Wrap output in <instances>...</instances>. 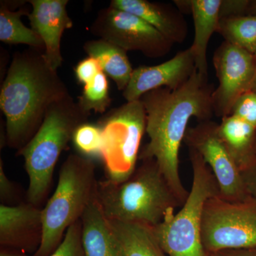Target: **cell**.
<instances>
[{
  "label": "cell",
  "mask_w": 256,
  "mask_h": 256,
  "mask_svg": "<svg viewBox=\"0 0 256 256\" xmlns=\"http://www.w3.org/2000/svg\"><path fill=\"white\" fill-rule=\"evenodd\" d=\"M213 85L195 70L188 82L174 90L160 88L146 92L140 99L146 112V133L149 142L139 159L154 160L162 174L184 204L188 192L180 174V150L188 121L198 122L213 117Z\"/></svg>",
  "instance_id": "obj_1"
},
{
  "label": "cell",
  "mask_w": 256,
  "mask_h": 256,
  "mask_svg": "<svg viewBox=\"0 0 256 256\" xmlns=\"http://www.w3.org/2000/svg\"><path fill=\"white\" fill-rule=\"evenodd\" d=\"M68 95L43 54L35 48L15 54L0 92L8 144L22 148L41 126L50 106Z\"/></svg>",
  "instance_id": "obj_2"
},
{
  "label": "cell",
  "mask_w": 256,
  "mask_h": 256,
  "mask_svg": "<svg viewBox=\"0 0 256 256\" xmlns=\"http://www.w3.org/2000/svg\"><path fill=\"white\" fill-rule=\"evenodd\" d=\"M122 183L98 184L96 198L109 220L144 224L153 228L170 212L182 206L154 160H142Z\"/></svg>",
  "instance_id": "obj_3"
},
{
  "label": "cell",
  "mask_w": 256,
  "mask_h": 256,
  "mask_svg": "<svg viewBox=\"0 0 256 256\" xmlns=\"http://www.w3.org/2000/svg\"><path fill=\"white\" fill-rule=\"evenodd\" d=\"M88 116L70 95L66 96L50 106L37 132L18 150L28 176V198L31 204L36 206L44 198L58 158Z\"/></svg>",
  "instance_id": "obj_4"
},
{
  "label": "cell",
  "mask_w": 256,
  "mask_h": 256,
  "mask_svg": "<svg viewBox=\"0 0 256 256\" xmlns=\"http://www.w3.org/2000/svg\"><path fill=\"white\" fill-rule=\"evenodd\" d=\"M97 185L92 160L72 154L64 162L56 188L42 210V237L34 256H48L70 226L82 218L95 198Z\"/></svg>",
  "instance_id": "obj_5"
},
{
  "label": "cell",
  "mask_w": 256,
  "mask_h": 256,
  "mask_svg": "<svg viewBox=\"0 0 256 256\" xmlns=\"http://www.w3.org/2000/svg\"><path fill=\"white\" fill-rule=\"evenodd\" d=\"M190 150L193 170L192 188L181 210L170 212L152 232L163 252L168 256H208L202 238V216L205 204L218 196V184L202 156Z\"/></svg>",
  "instance_id": "obj_6"
},
{
  "label": "cell",
  "mask_w": 256,
  "mask_h": 256,
  "mask_svg": "<svg viewBox=\"0 0 256 256\" xmlns=\"http://www.w3.org/2000/svg\"><path fill=\"white\" fill-rule=\"evenodd\" d=\"M100 126L107 180L124 182L137 169L141 141L146 132V112L142 101L127 102L114 109Z\"/></svg>",
  "instance_id": "obj_7"
},
{
  "label": "cell",
  "mask_w": 256,
  "mask_h": 256,
  "mask_svg": "<svg viewBox=\"0 0 256 256\" xmlns=\"http://www.w3.org/2000/svg\"><path fill=\"white\" fill-rule=\"evenodd\" d=\"M202 238L207 254L256 247V198L235 201L220 196L205 204Z\"/></svg>",
  "instance_id": "obj_8"
},
{
  "label": "cell",
  "mask_w": 256,
  "mask_h": 256,
  "mask_svg": "<svg viewBox=\"0 0 256 256\" xmlns=\"http://www.w3.org/2000/svg\"><path fill=\"white\" fill-rule=\"evenodd\" d=\"M92 32L126 50H138L150 58L164 56L174 43L136 15L108 8L99 14Z\"/></svg>",
  "instance_id": "obj_9"
},
{
  "label": "cell",
  "mask_w": 256,
  "mask_h": 256,
  "mask_svg": "<svg viewBox=\"0 0 256 256\" xmlns=\"http://www.w3.org/2000/svg\"><path fill=\"white\" fill-rule=\"evenodd\" d=\"M184 142L196 150L212 170L218 184V196L230 201L249 196L242 172L220 137L218 124L210 120L188 127Z\"/></svg>",
  "instance_id": "obj_10"
},
{
  "label": "cell",
  "mask_w": 256,
  "mask_h": 256,
  "mask_svg": "<svg viewBox=\"0 0 256 256\" xmlns=\"http://www.w3.org/2000/svg\"><path fill=\"white\" fill-rule=\"evenodd\" d=\"M213 64L218 80L212 94L214 112L224 118L230 116L239 98L252 90L256 56L224 41L214 54Z\"/></svg>",
  "instance_id": "obj_11"
},
{
  "label": "cell",
  "mask_w": 256,
  "mask_h": 256,
  "mask_svg": "<svg viewBox=\"0 0 256 256\" xmlns=\"http://www.w3.org/2000/svg\"><path fill=\"white\" fill-rule=\"evenodd\" d=\"M196 70L194 58L188 48L178 52L164 63L151 66H140L134 69L122 95L127 102H132L139 100L146 92L160 88L176 90Z\"/></svg>",
  "instance_id": "obj_12"
},
{
  "label": "cell",
  "mask_w": 256,
  "mask_h": 256,
  "mask_svg": "<svg viewBox=\"0 0 256 256\" xmlns=\"http://www.w3.org/2000/svg\"><path fill=\"white\" fill-rule=\"evenodd\" d=\"M32 11L28 14L32 28L44 44L43 53L47 64L56 72L63 62L60 40L66 30L73 26L66 6L68 0H32Z\"/></svg>",
  "instance_id": "obj_13"
},
{
  "label": "cell",
  "mask_w": 256,
  "mask_h": 256,
  "mask_svg": "<svg viewBox=\"0 0 256 256\" xmlns=\"http://www.w3.org/2000/svg\"><path fill=\"white\" fill-rule=\"evenodd\" d=\"M42 234V210L34 205H0V244L28 250L36 246Z\"/></svg>",
  "instance_id": "obj_14"
},
{
  "label": "cell",
  "mask_w": 256,
  "mask_h": 256,
  "mask_svg": "<svg viewBox=\"0 0 256 256\" xmlns=\"http://www.w3.org/2000/svg\"><path fill=\"white\" fill-rule=\"evenodd\" d=\"M110 6L142 18L172 43H183L188 36L186 20L170 5L146 0H114Z\"/></svg>",
  "instance_id": "obj_15"
},
{
  "label": "cell",
  "mask_w": 256,
  "mask_h": 256,
  "mask_svg": "<svg viewBox=\"0 0 256 256\" xmlns=\"http://www.w3.org/2000/svg\"><path fill=\"white\" fill-rule=\"evenodd\" d=\"M80 220L86 256H124L118 239L101 210L96 196Z\"/></svg>",
  "instance_id": "obj_16"
},
{
  "label": "cell",
  "mask_w": 256,
  "mask_h": 256,
  "mask_svg": "<svg viewBox=\"0 0 256 256\" xmlns=\"http://www.w3.org/2000/svg\"><path fill=\"white\" fill-rule=\"evenodd\" d=\"M222 0H191V13L194 23V40L190 47L197 72L208 79L206 52L212 34L220 24Z\"/></svg>",
  "instance_id": "obj_17"
},
{
  "label": "cell",
  "mask_w": 256,
  "mask_h": 256,
  "mask_svg": "<svg viewBox=\"0 0 256 256\" xmlns=\"http://www.w3.org/2000/svg\"><path fill=\"white\" fill-rule=\"evenodd\" d=\"M218 134L240 172L256 162V129L252 124L230 114L218 124Z\"/></svg>",
  "instance_id": "obj_18"
},
{
  "label": "cell",
  "mask_w": 256,
  "mask_h": 256,
  "mask_svg": "<svg viewBox=\"0 0 256 256\" xmlns=\"http://www.w3.org/2000/svg\"><path fill=\"white\" fill-rule=\"evenodd\" d=\"M84 48L88 56L98 60L102 72L112 79L118 90L124 92L134 70L127 50L102 38L88 42Z\"/></svg>",
  "instance_id": "obj_19"
},
{
  "label": "cell",
  "mask_w": 256,
  "mask_h": 256,
  "mask_svg": "<svg viewBox=\"0 0 256 256\" xmlns=\"http://www.w3.org/2000/svg\"><path fill=\"white\" fill-rule=\"evenodd\" d=\"M109 222L124 256H166L151 227L141 224Z\"/></svg>",
  "instance_id": "obj_20"
},
{
  "label": "cell",
  "mask_w": 256,
  "mask_h": 256,
  "mask_svg": "<svg viewBox=\"0 0 256 256\" xmlns=\"http://www.w3.org/2000/svg\"><path fill=\"white\" fill-rule=\"evenodd\" d=\"M25 14L22 9L12 12L2 6L0 10V40L10 44H26L40 50L44 44L38 34L26 28L21 20Z\"/></svg>",
  "instance_id": "obj_21"
},
{
  "label": "cell",
  "mask_w": 256,
  "mask_h": 256,
  "mask_svg": "<svg viewBox=\"0 0 256 256\" xmlns=\"http://www.w3.org/2000/svg\"><path fill=\"white\" fill-rule=\"evenodd\" d=\"M217 32L226 42L256 56V14L222 18Z\"/></svg>",
  "instance_id": "obj_22"
},
{
  "label": "cell",
  "mask_w": 256,
  "mask_h": 256,
  "mask_svg": "<svg viewBox=\"0 0 256 256\" xmlns=\"http://www.w3.org/2000/svg\"><path fill=\"white\" fill-rule=\"evenodd\" d=\"M107 77L104 72H100L92 82L84 86L78 102L84 112L89 114L90 111L94 110L102 114L110 106L111 99Z\"/></svg>",
  "instance_id": "obj_23"
},
{
  "label": "cell",
  "mask_w": 256,
  "mask_h": 256,
  "mask_svg": "<svg viewBox=\"0 0 256 256\" xmlns=\"http://www.w3.org/2000/svg\"><path fill=\"white\" fill-rule=\"evenodd\" d=\"M73 141L80 152L88 156H100L102 158L104 137L101 126L85 124L76 130Z\"/></svg>",
  "instance_id": "obj_24"
},
{
  "label": "cell",
  "mask_w": 256,
  "mask_h": 256,
  "mask_svg": "<svg viewBox=\"0 0 256 256\" xmlns=\"http://www.w3.org/2000/svg\"><path fill=\"white\" fill-rule=\"evenodd\" d=\"M48 256H86L82 242V220L69 227L60 246Z\"/></svg>",
  "instance_id": "obj_25"
},
{
  "label": "cell",
  "mask_w": 256,
  "mask_h": 256,
  "mask_svg": "<svg viewBox=\"0 0 256 256\" xmlns=\"http://www.w3.org/2000/svg\"><path fill=\"white\" fill-rule=\"evenodd\" d=\"M230 114L252 124L256 129V92L250 90L240 96L234 104Z\"/></svg>",
  "instance_id": "obj_26"
},
{
  "label": "cell",
  "mask_w": 256,
  "mask_h": 256,
  "mask_svg": "<svg viewBox=\"0 0 256 256\" xmlns=\"http://www.w3.org/2000/svg\"><path fill=\"white\" fill-rule=\"evenodd\" d=\"M102 72L98 60L90 56L79 62L75 68L77 80L84 86L92 82L96 76Z\"/></svg>",
  "instance_id": "obj_27"
},
{
  "label": "cell",
  "mask_w": 256,
  "mask_h": 256,
  "mask_svg": "<svg viewBox=\"0 0 256 256\" xmlns=\"http://www.w3.org/2000/svg\"><path fill=\"white\" fill-rule=\"evenodd\" d=\"M250 5L252 1L248 0H222L220 20L248 15Z\"/></svg>",
  "instance_id": "obj_28"
},
{
  "label": "cell",
  "mask_w": 256,
  "mask_h": 256,
  "mask_svg": "<svg viewBox=\"0 0 256 256\" xmlns=\"http://www.w3.org/2000/svg\"><path fill=\"white\" fill-rule=\"evenodd\" d=\"M248 193L256 198V162L242 172Z\"/></svg>",
  "instance_id": "obj_29"
},
{
  "label": "cell",
  "mask_w": 256,
  "mask_h": 256,
  "mask_svg": "<svg viewBox=\"0 0 256 256\" xmlns=\"http://www.w3.org/2000/svg\"><path fill=\"white\" fill-rule=\"evenodd\" d=\"M3 163H0V197L3 201L9 200L14 194V186L4 173Z\"/></svg>",
  "instance_id": "obj_30"
},
{
  "label": "cell",
  "mask_w": 256,
  "mask_h": 256,
  "mask_svg": "<svg viewBox=\"0 0 256 256\" xmlns=\"http://www.w3.org/2000/svg\"><path fill=\"white\" fill-rule=\"evenodd\" d=\"M208 256H256V247L252 248L232 249L208 254Z\"/></svg>",
  "instance_id": "obj_31"
},
{
  "label": "cell",
  "mask_w": 256,
  "mask_h": 256,
  "mask_svg": "<svg viewBox=\"0 0 256 256\" xmlns=\"http://www.w3.org/2000/svg\"><path fill=\"white\" fill-rule=\"evenodd\" d=\"M0 256H26L24 255H21V254H13V252H6V250H2Z\"/></svg>",
  "instance_id": "obj_32"
},
{
  "label": "cell",
  "mask_w": 256,
  "mask_h": 256,
  "mask_svg": "<svg viewBox=\"0 0 256 256\" xmlns=\"http://www.w3.org/2000/svg\"><path fill=\"white\" fill-rule=\"evenodd\" d=\"M249 14H256V1H252Z\"/></svg>",
  "instance_id": "obj_33"
},
{
  "label": "cell",
  "mask_w": 256,
  "mask_h": 256,
  "mask_svg": "<svg viewBox=\"0 0 256 256\" xmlns=\"http://www.w3.org/2000/svg\"><path fill=\"white\" fill-rule=\"evenodd\" d=\"M252 90H254V92H256V70L255 78H254V84H252Z\"/></svg>",
  "instance_id": "obj_34"
}]
</instances>
